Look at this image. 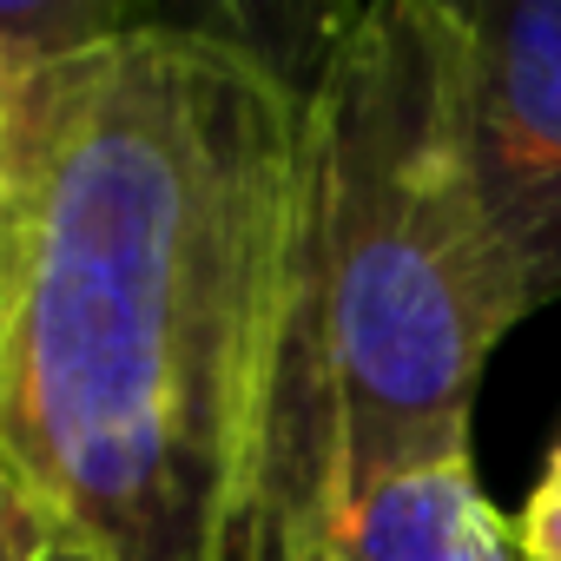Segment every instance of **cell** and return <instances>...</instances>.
I'll use <instances>...</instances> for the list:
<instances>
[{
  "mask_svg": "<svg viewBox=\"0 0 561 561\" xmlns=\"http://www.w3.org/2000/svg\"><path fill=\"white\" fill-rule=\"evenodd\" d=\"M47 561H93V554H80V548H67V541H54V548H47Z\"/></svg>",
  "mask_w": 561,
  "mask_h": 561,
  "instance_id": "ba28073f",
  "label": "cell"
},
{
  "mask_svg": "<svg viewBox=\"0 0 561 561\" xmlns=\"http://www.w3.org/2000/svg\"><path fill=\"white\" fill-rule=\"evenodd\" d=\"M47 548H54V528H47L41 502L8 469V456H0V561H47Z\"/></svg>",
  "mask_w": 561,
  "mask_h": 561,
  "instance_id": "5b68a950",
  "label": "cell"
},
{
  "mask_svg": "<svg viewBox=\"0 0 561 561\" xmlns=\"http://www.w3.org/2000/svg\"><path fill=\"white\" fill-rule=\"evenodd\" d=\"M298 561H522L515 522L482 495L476 456L430 462L337 508Z\"/></svg>",
  "mask_w": 561,
  "mask_h": 561,
  "instance_id": "277c9868",
  "label": "cell"
},
{
  "mask_svg": "<svg viewBox=\"0 0 561 561\" xmlns=\"http://www.w3.org/2000/svg\"><path fill=\"white\" fill-rule=\"evenodd\" d=\"M305 80L231 14H139L8 80L0 456L93 561H285Z\"/></svg>",
  "mask_w": 561,
  "mask_h": 561,
  "instance_id": "6da1fadb",
  "label": "cell"
},
{
  "mask_svg": "<svg viewBox=\"0 0 561 561\" xmlns=\"http://www.w3.org/2000/svg\"><path fill=\"white\" fill-rule=\"evenodd\" d=\"M0 192H8V80H0Z\"/></svg>",
  "mask_w": 561,
  "mask_h": 561,
  "instance_id": "52a82bcc",
  "label": "cell"
},
{
  "mask_svg": "<svg viewBox=\"0 0 561 561\" xmlns=\"http://www.w3.org/2000/svg\"><path fill=\"white\" fill-rule=\"evenodd\" d=\"M515 548H522V561H561V449L548 456L541 482L528 489V502L515 515Z\"/></svg>",
  "mask_w": 561,
  "mask_h": 561,
  "instance_id": "8992f818",
  "label": "cell"
},
{
  "mask_svg": "<svg viewBox=\"0 0 561 561\" xmlns=\"http://www.w3.org/2000/svg\"><path fill=\"white\" fill-rule=\"evenodd\" d=\"M554 449H561V443H554Z\"/></svg>",
  "mask_w": 561,
  "mask_h": 561,
  "instance_id": "9c48e42d",
  "label": "cell"
},
{
  "mask_svg": "<svg viewBox=\"0 0 561 561\" xmlns=\"http://www.w3.org/2000/svg\"><path fill=\"white\" fill-rule=\"evenodd\" d=\"M476 172L528 318L561 305V0L469 8Z\"/></svg>",
  "mask_w": 561,
  "mask_h": 561,
  "instance_id": "3957f363",
  "label": "cell"
},
{
  "mask_svg": "<svg viewBox=\"0 0 561 561\" xmlns=\"http://www.w3.org/2000/svg\"><path fill=\"white\" fill-rule=\"evenodd\" d=\"M528 318L476 172L456 0L337 14L305 73L271 522L285 561L364 489L476 456V397Z\"/></svg>",
  "mask_w": 561,
  "mask_h": 561,
  "instance_id": "7a4b0ae2",
  "label": "cell"
}]
</instances>
